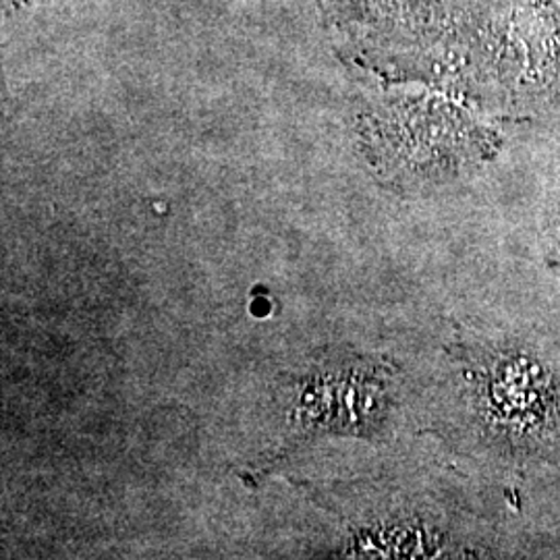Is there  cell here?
Listing matches in <instances>:
<instances>
[{"label": "cell", "instance_id": "6da1fadb", "mask_svg": "<svg viewBox=\"0 0 560 560\" xmlns=\"http://www.w3.org/2000/svg\"><path fill=\"white\" fill-rule=\"evenodd\" d=\"M272 455L324 439L374 441L395 411L393 370L345 347H320L272 384Z\"/></svg>", "mask_w": 560, "mask_h": 560}]
</instances>
